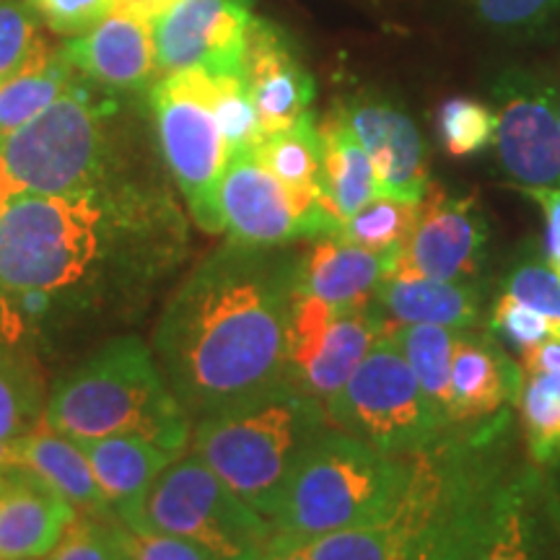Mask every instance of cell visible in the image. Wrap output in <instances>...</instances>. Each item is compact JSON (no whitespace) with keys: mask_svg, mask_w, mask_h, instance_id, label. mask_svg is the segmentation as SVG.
I'll return each mask as SVG.
<instances>
[{"mask_svg":"<svg viewBox=\"0 0 560 560\" xmlns=\"http://www.w3.org/2000/svg\"><path fill=\"white\" fill-rule=\"evenodd\" d=\"M0 560H5V558H0Z\"/></svg>","mask_w":560,"mask_h":560,"instance_id":"obj_48","label":"cell"},{"mask_svg":"<svg viewBox=\"0 0 560 560\" xmlns=\"http://www.w3.org/2000/svg\"><path fill=\"white\" fill-rule=\"evenodd\" d=\"M495 159L514 190L560 187V112L556 79L509 68L490 86Z\"/></svg>","mask_w":560,"mask_h":560,"instance_id":"obj_12","label":"cell"},{"mask_svg":"<svg viewBox=\"0 0 560 560\" xmlns=\"http://www.w3.org/2000/svg\"><path fill=\"white\" fill-rule=\"evenodd\" d=\"M459 332L462 330H450V327L439 325H397V322L387 325V335L402 350L425 400L444 420L446 429H454L450 418V374L452 353L459 340Z\"/></svg>","mask_w":560,"mask_h":560,"instance_id":"obj_27","label":"cell"},{"mask_svg":"<svg viewBox=\"0 0 560 560\" xmlns=\"http://www.w3.org/2000/svg\"><path fill=\"white\" fill-rule=\"evenodd\" d=\"M514 454L509 408L457 425L410 454L408 486L384 520L296 542L312 560H459L482 499Z\"/></svg>","mask_w":560,"mask_h":560,"instance_id":"obj_2","label":"cell"},{"mask_svg":"<svg viewBox=\"0 0 560 560\" xmlns=\"http://www.w3.org/2000/svg\"><path fill=\"white\" fill-rule=\"evenodd\" d=\"M296 268L285 244L229 240L166 301L151 350L192 423L289 376Z\"/></svg>","mask_w":560,"mask_h":560,"instance_id":"obj_1","label":"cell"},{"mask_svg":"<svg viewBox=\"0 0 560 560\" xmlns=\"http://www.w3.org/2000/svg\"><path fill=\"white\" fill-rule=\"evenodd\" d=\"M9 488H11V465L9 462H0V506H3Z\"/></svg>","mask_w":560,"mask_h":560,"instance_id":"obj_46","label":"cell"},{"mask_svg":"<svg viewBox=\"0 0 560 560\" xmlns=\"http://www.w3.org/2000/svg\"><path fill=\"white\" fill-rule=\"evenodd\" d=\"M42 420L37 392L11 361L0 359V446L24 436Z\"/></svg>","mask_w":560,"mask_h":560,"instance_id":"obj_36","label":"cell"},{"mask_svg":"<svg viewBox=\"0 0 560 560\" xmlns=\"http://www.w3.org/2000/svg\"><path fill=\"white\" fill-rule=\"evenodd\" d=\"M488 332L511 342L522 355L524 350L542 346V342L560 340V319L532 310V306L522 304L520 299L503 291L490 304Z\"/></svg>","mask_w":560,"mask_h":560,"instance_id":"obj_34","label":"cell"},{"mask_svg":"<svg viewBox=\"0 0 560 560\" xmlns=\"http://www.w3.org/2000/svg\"><path fill=\"white\" fill-rule=\"evenodd\" d=\"M255 560H257V558H255Z\"/></svg>","mask_w":560,"mask_h":560,"instance_id":"obj_49","label":"cell"},{"mask_svg":"<svg viewBox=\"0 0 560 560\" xmlns=\"http://www.w3.org/2000/svg\"><path fill=\"white\" fill-rule=\"evenodd\" d=\"M30 0H0V83L52 52Z\"/></svg>","mask_w":560,"mask_h":560,"instance_id":"obj_31","label":"cell"},{"mask_svg":"<svg viewBox=\"0 0 560 560\" xmlns=\"http://www.w3.org/2000/svg\"><path fill=\"white\" fill-rule=\"evenodd\" d=\"M556 89H558V112H560V75L556 79Z\"/></svg>","mask_w":560,"mask_h":560,"instance_id":"obj_47","label":"cell"},{"mask_svg":"<svg viewBox=\"0 0 560 560\" xmlns=\"http://www.w3.org/2000/svg\"><path fill=\"white\" fill-rule=\"evenodd\" d=\"M327 425L325 408L285 376L195 420L187 452L272 522L293 470Z\"/></svg>","mask_w":560,"mask_h":560,"instance_id":"obj_3","label":"cell"},{"mask_svg":"<svg viewBox=\"0 0 560 560\" xmlns=\"http://www.w3.org/2000/svg\"><path fill=\"white\" fill-rule=\"evenodd\" d=\"M81 79L62 47L0 83V136L24 128Z\"/></svg>","mask_w":560,"mask_h":560,"instance_id":"obj_28","label":"cell"},{"mask_svg":"<svg viewBox=\"0 0 560 560\" xmlns=\"http://www.w3.org/2000/svg\"><path fill=\"white\" fill-rule=\"evenodd\" d=\"M522 195L535 200L545 213L542 255L560 272V187H522Z\"/></svg>","mask_w":560,"mask_h":560,"instance_id":"obj_41","label":"cell"},{"mask_svg":"<svg viewBox=\"0 0 560 560\" xmlns=\"http://www.w3.org/2000/svg\"><path fill=\"white\" fill-rule=\"evenodd\" d=\"M115 520H96L79 514L60 537V542L39 560H122L115 542Z\"/></svg>","mask_w":560,"mask_h":560,"instance_id":"obj_38","label":"cell"},{"mask_svg":"<svg viewBox=\"0 0 560 560\" xmlns=\"http://www.w3.org/2000/svg\"><path fill=\"white\" fill-rule=\"evenodd\" d=\"M219 200L229 240L257 247L312 240L291 192L262 164L255 149L231 153Z\"/></svg>","mask_w":560,"mask_h":560,"instance_id":"obj_16","label":"cell"},{"mask_svg":"<svg viewBox=\"0 0 560 560\" xmlns=\"http://www.w3.org/2000/svg\"><path fill=\"white\" fill-rule=\"evenodd\" d=\"M439 138L450 156H475L495 138V112L470 96H452L439 107Z\"/></svg>","mask_w":560,"mask_h":560,"instance_id":"obj_32","label":"cell"},{"mask_svg":"<svg viewBox=\"0 0 560 560\" xmlns=\"http://www.w3.org/2000/svg\"><path fill=\"white\" fill-rule=\"evenodd\" d=\"M120 206L112 192L16 195L0 213V296L68 293L100 268Z\"/></svg>","mask_w":560,"mask_h":560,"instance_id":"obj_5","label":"cell"},{"mask_svg":"<svg viewBox=\"0 0 560 560\" xmlns=\"http://www.w3.org/2000/svg\"><path fill=\"white\" fill-rule=\"evenodd\" d=\"M325 138V202L340 223L380 195L369 153L338 115L322 122Z\"/></svg>","mask_w":560,"mask_h":560,"instance_id":"obj_26","label":"cell"},{"mask_svg":"<svg viewBox=\"0 0 560 560\" xmlns=\"http://www.w3.org/2000/svg\"><path fill=\"white\" fill-rule=\"evenodd\" d=\"M410 478L408 457H392L327 425L304 452L272 516L276 535L310 540L384 520Z\"/></svg>","mask_w":560,"mask_h":560,"instance_id":"obj_6","label":"cell"},{"mask_svg":"<svg viewBox=\"0 0 560 560\" xmlns=\"http://www.w3.org/2000/svg\"><path fill=\"white\" fill-rule=\"evenodd\" d=\"M387 325L389 319L374 299L338 306L319 338L291 355L289 376L327 412Z\"/></svg>","mask_w":560,"mask_h":560,"instance_id":"obj_18","label":"cell"},{"mask_svg":"<svg viewBox=\"0 0 560 560\" xmlns=\"http://www.w3.org/2000/svg\"><path fill=\"white\" fill-rule=\"evenodd\" d=\"M81 511L24 467L11 465V488L0 506V558L39 560Z\"/></svg>","mask_w":560,"mask_h":560,"instance_id":"obj_22","label":"cell"},{"mask_svg":"<svg viewBox=\"0 0 560 560\" xmlns=\"http://www.w3.org/2000/svg\"><path fill=\"white\" fill-rule=\"evenodd\" d=\"M42 425L73 441L145 436L174 452L190 450L192 420L161 374L151 346L125 335L102 346L52 384Z\"/></svg>","mask_w":560,"mask_h":560,"instance_id":"obj_4","label":"cell"},{"mask_svg":"<svg viewBox=\"0 0 560 560\" xmlns=\"http://www.w3.org/2000/svg\"><path fill=\"white\" fill-rule=\"evenodd\" d=\"M242 79L255 102L262 136L291 128L312 112L317 83L301 62L289 34L268 19L252 16L244 42Z\"/></svg>","mask_w":560,"mask_h":560,"instance_id":"obj_17","label":"cell"},{"mask_svg":"<svg viewBox=\"0 0 560 560\" xmlns=\"http://www.w3.org/2000/svg\"><path fill=\"white\" fill-rule=\"evenodd\" d=\"M257 560H312V558L306 556L304 548H301L296 540H291V537L285 535H276Z\"/></svg>","mask_w":560,"mask_h":560,"instance_id":"obj_43","label":"cell"},{"mask_svg":"<svg viewBox=\"0 0 560 560\" xmlns=\"http://www.w3.org/2000/svg\"><path fill=\"white\" fill-rule=\"evenodd\" d=\"M112 529H115V542L122 560H221L185 537L138 529L120 520L112 522Z\"/></svg>","mask_w":560,"mask_h":560,"instance_id":"obj_37","label":"cell"},{"mask_svg":"<svg viewBox=\"0 0 560 560\" xmlns=\"http://www.w3.org/2000/svg\"><path fill=\"white\" fill-rule=\"evenodd\" d=\"M522 366L509 359L490 332L462 330L452 353L450 418L452 425H472L495 418L514 405Z\"/></svg>","mask_w":560,"mask_h":560,"instance_id":"obj_20","label":"cell"},{"mask_svg":"<svg viewBox=\"0 0 560 560\" xmlns=\"http://www.w3.org/2000/svg\"><path fill=\"white\" fill-rule=\"evenodd\" d=\"M170 3H172V0H117L115 9L153 24V19H156L159 13L164 11Z\"/></svg>","mask_w":560,"mask_h":560,"instance_id":"obj_44","label":"cell"},{"mask_svg":"<svg viewBox=\"0 0 560 560\" xmlns=\"http://www.w3.org/2000/svg\"><path fill=\"white\" fill-rule=\"evenodd\" d=\"M213 112L231 153L260 145L265 138L260 117L242 79V70L213 75Z\"/></svg>","mask_w":560,"mask_h":560,"instance_id":"obj_33","label":"cell"},{"mask_svg":"<svg viewBox=\"0 0 560 560\" xmlns=\"http://www.w3.org/2000/svg\"><path fill=\"white\" fill-rule=\"evenodd\" d=\"M151 107L166 170L192 221L206 234H223L219 190L231 151L213 112V75L200 68L161 75L151 86Z\"/></svg>","mask_w":560,"mask_h":560,"instance_id":"obj_9","label":"cell"},{"mask_svg":"<svg viewBox=\"0 0 560 560\" xmlns=\"http://www.w3.org/2000/svg\"><path fill=\"white\" fill-rule=\"evenodd\" d=\"M490 30L535 32L560 13V0H467Z\"/></svg>","mask_w":560,"mask_h":560,"instance_id":"obj_39","label":"cell"},{"mask_svg":"<svg viewBox=\"0 0 560 560\" xmlns=\"http://www.w3.org/2000/svg\"><path fill=\"white\" fill-rule=\"evenodd\" d=\"M130 527L185 537L221 560H255L276 537V527L247 506L192 452L159 475L143 503L130 516Z\"/></svg>","mask_w":560,"mask_h":560,"instance_id":"obj_8","label":"cell"},{"mask_svg":"<svg viewBox=\"0 0 560 560\" xmlns=\"http://www.w3.org/2000/svg\"><path fill=\"white\" fill-rule=\"evenodd\" d=\"M0 462L34 472L58 490L62 499L73 503L81 514L96 516V520H117L79 441L50 431L42 425V420L24 436L0 446Z\"/></svg>","mask_w":560,"mask_h":560,"instance_id":"obj_23","label":"cell"},{"mask_svg":"<svg viewBox=\"0 0 560 560\" xmlns=\"http://www.w3.org/2000/svg\"><path fill=\"white\" fill-rule=\"evenodd\" d=\"M112 112L115 102L100 100L81 75L32 122L0 136L16 195L109 192Z\"/></svg>","mask_w":560,"mask_h":560,"instance_id":"obj_7","label":"cell"},{"mask_svg":"<svg viewBox=\"0 0 560 560\" xmlns=\"http://www.w3.org/2000/svg\"><path fill=\"white\" fill-rule=\"evenodd\" d=\"M520 366L524 371H548V374H560V340H548L542 346L524 350L520 355Z\"/></svg>","mask_w":560,"mask_h":560,"instance_id":"obj_42","label":"cell"},{"mask_svg":"<svg viewBox=\"0 0 560 560\" xmlns=\"http://www.w3.org/2000/svg\"><path fill=\"white\" fill-rule=\"evenodd\" d=\"M459 560H560V490L511 457L482 499Z\"/></svg>","mask_w":560,"mask_h":560,"instance_id":"obj_11","label":"cell"},{"mask_svg":"<svg viewBox=\"0 0 560 560\" xmlns=\"http://www.w3.org/2000/svg\"><path fill=\"white\" fill-rule=\"evenodd\" d=\"M62 50L83 79L107 91H143L159 81L151 24L125 11L115 9Z\"/></svg>","mask_w":560,"mask_h":560,"instance_id":"obj_19","label":"cell"},{"mask_svg":"<svg viewBox=\"0 0 560 560\" xmlns=\"http://www.w3.org/2000/svg\"><path fill=\"white\" fill-rule=\"evenodd\" d=\"M335 429L392 457H408L450 433L387 332L374 342L327 408Z\"/></svg>","mask_w":560,"mask_h":560,"instance_id":"obj_10","label":"cell"},{"mask_svg":"<svg viewBox=\"0 0 560 560\" xmlns=\"http://www.w3.org/2000/svg\"><path fill=\"white\" fill-rule=\"evenodd\" d=\"M503 291L520 299L532 310L560 319V272L548 262L540 252H522L509 265L503 278Z\"/></svg>","mask_w":560,"mask_h":560,"instance_id":"obj_35","label":"cell"},{"mask_svg":"<svg viewBox=\"0 0 560 560\" xmlns=\"http://www.w3.org/2000/svg\"><path fill=\"white\" fill-rule=\"evenodd\" d=\"M374 301L397 325L475 330L486 317V285L480 280H433L402 268L387 270Z\"/></svg>","mask_w":560,"mask_h":560,"instance_id":"obj_21","label":"cell"},{"mask_svg":"<svg viewBox=\"0 0 560 560\" xmlns=\"http://www.w3.org/2000/svg\"><path fill=\"white\" fill-rule=\"evenodd\" d=\"M486 262L488 221L478 195H452L431 185L389 268L433 280H480Z\"/></svg>","mask_w":560,"mask_h":560,"instance_id":"obj_13","label":"cell"},{"mask_svg":"<svg viewBox=\"0 0 560 560\" xmlns=\"http://www.w3.org/2000/svg\"><path fill=\"white\" fill-rule=\"evenodd\" d=\"M42 24L62 37L89 32L115 11L117 0H30Z\"/></svg>","mask_w":560,"mask_h":560,"instance_id":"obj_40","label":"cell"},{"mask_svg":"<svg viewBox=\"0 0 560 560\" xmlns=\"http://www.w3.org/2000/svg\"><path fill=\"white\" fill-rule=\"evenodd\" d=\"M16 198V187H13V179L9 170H5V161L0 156V213H3L5 206Z\"/></svg>","mask_w":560,"mask_h":560,"instance_id":"obj_45","label":"cell"},{"mask_svg":"<svg viewBox=\"0 0 560 560\" xmlns=\"http://www.w3.org/2000/svg\"><path fill=\"white\" fill-rule=\"evenodd\" d=\"M83 454L89 457L96 482L112 503V511L120 522H128L143 503L159 475L172 465L179 454L156 444L145 436H120L86 439L79 441Z\"/></svg>","mask_w":560,"mask_h":560,"instance_id":"obj_25","label":"cell"},{"mask_svg":"<svg viewBox=\"0 0 560 560\" xmlns=\"http://www.w3.org/2000/svg\"><path fill=\"white\" fill-rule=\"evenodd\" d=\"M418 210L420 200L376 195L340 223L338 236L342 242L359 244V247L376 252V255H389L408 240L412 226H416Z\"/></svg>","mask_w":560,"mask_h":560,"instance_id":"obj_30","label":"cell"},{"mask_svg":"<svg viewBox=\"0 0 560 560\" xmlns=\"http://www.w3.org/2000/svg\"><path fill=\"white\" fill-rule=\"evenodd\" d=\"M335 115L369 153L380 195L402 200L425 198L431 187L429 151L418 125L400 104L376 91H361L342 102Z\"/></svg>","mask_w":560,"mask_h":560,"instance_id":"obj_15","label":"cell"},{"mask_svg":"<svg viewBox=\"0 0 560 560\" xmlns=\"http://www.w3.org/2000/svg\"><path fill=\"white\" fill-rule=\"evenodd\" d=\"M514 408L527 444L529 462L552 467L560 462V374L524 371L516 389Z\"/></svg>","mask_w":560,"mask_h":560,"instance_id":"obj_29","label":"cell"},{"mask_svg":"<svg viewBox=\"0 0 560 560\" xmlns=\"http://www.w3.org/2000/svg\"><path fill=\"white\" fill-rule=\"evenodd\" d=\"M249 21L240 0H172L151 24L159 79L190 68L210 75L242 70Z\"/></svg>","mask_w":560,"mask_h":560,"instance_id":"obj_14","label":"cell"},{"mask_svg":"<svg viewBox=\"0 0 560 560\" xmlns=\"http://www.w3.org/2000/svg\"><path fill=\"white\" fill-rule=\"evenodd\" d=\"M395 252L376 255L359 244L342 242L340 236H322L304 255H299L296 293H306L330 306L374 299Z\"/></svg>","mask_w":560,"mask_h":560,"instance_id":"obj_24","label":"cell"}]
</instances>
